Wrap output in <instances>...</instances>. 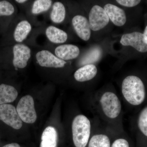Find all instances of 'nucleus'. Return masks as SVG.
Listing matches in <instances>:
<instances>
[{"label": "nucleus", "instance_id": "nucleus-15", "mask_svg": "<svg viewBox=\"0 0 147 147\" xmlns=\"http://www.w3.org/2000/svg\"><path fill=\"white\" fill-rule=\"evenodd\" d=\"M31 24L28 20L20 21L16 25L13 32V38L18 43L24 42L31 32Z\"/></svg>", "mask_w": 147, "mask_h": 147}, {"label": "nucleus", "instance_id": "nucleus-13", "mask_svg": "<svg viewBox=\"0 0 147 147\" xmlns=\"http://www.w3.org/2000/svg\"><path fill=\"white\" fill-rule=\"evenodd\" d=\"M98 68L96 65L88 64L78 68L74 74V79L77 82H88L94 79L97 75Z\"/></svg>", "mask_w": 147, "mask_h": 147}, {"label": "nucleus", "instance_id": "nucleus-25", "mask_svg": "<svg viewBox=\"0 0 147 147\" xmlns=\"http://www.w3.org/2000/svg\"><path fill=\"white\" fill-rule=\"evenodd\" d=\"M111 147H130L129 142L124 138L116 139L111 145Z\"/></svg>", "mask_w": 147, "mask_h": 147}, {"label": "nucleus", "instance_id": "nucleus-7", "mask_svg": "<svg viewBox=\"0 0 147 147\" xmlns=\"http://www.w3.org/2000/svg\"><path fill=\"white\" fill-rule=\"evenodd\" d=\"M71 26L75 33L80 39L88 41L91 38L92 32L86 13H78L72 16Z\"/></svg>", "mask_w": 147, "mask_h": 147}, {"label": "nucleus", "instance_id": "nucleus-3", "mask_svg": "<svg viewBox=\"0 0 147 147\" xmlns=\"http://www.w3.org/2000/svg\"><path fill=\"white\" fill-rule=\"evenodd\" d=\"M72 139L76 147H86L91 134V123L86 116L79 115L74 119L71 126Z\"/></svg>", "mask_w": 147, "mask_h": 147}, {"label": "nucleus", "instance_id": "nucleus-11", "mask_svg": "<svg viewBox=\"0 0 147 147\" xmlns=\"http://www.w3.org/2000/svg\"><path fill=\"white\" fill-rule=\"evenodd\" d=\"M13 54L12 64L15 69L26 68L31 57L30 47L23 43H17L13 46Z\"/></svg>", "mask_w": 147, "mask_h": 147}, {"label": "nucleus", "instance_id": "nucleus-24", "mask_svg": "<svg viewBox=\"0 0 147 147\" xmlns=\"http://www.w3.org/2000/svg\"><path fill=\"white\" fill-rule=\"evenodd\" d=\"M115 2L119 6L125 8H131L137 6L141 2L140 0H117Z\"/></svg>", "mask_w": 147, "mask_h": 147}, {"label": "nucleus", "instance_id": "nucleus-21", "mask_svg": "<svg viewBox=\"0 0 147 147\" xmlns=\"http://www.w3.org/2000/svg\"><path fill=\"white\" fill-rule=\"evenodd\" d=\"M102 50L100 46H96L91 48L86 57L85 65L94 64L98 61L102 56Z\"/></svg>", "mask_w": 147, "mask_h": 147}, {"label": "nucleus", "instance_id": "nucleus-27", "mask_svg": "<svg viewBox=\"0 0 147 147\" xmlns=\"http://www.w3.org/2000/svg\"><path fill=\"white\" fill-rule=\"evenodd\" d=\"M144 35V42L147 45V25L145 27L144 30V32L143 33Z\"/></svg>", "mask_w": 147, "mask_h": 147}, {"label": "nucleus", "instance_id": "nucleus-4", "mask_svg": "<svg viewBox=\"0 0 147 147\" xmlns=\"http://www.w3.org/2000/svg\"><path fill=\"white\" fill-rule=\"evenodd\" d=\"M119 49L121 57H124L128 50L133 49L140 53H147V45L145 43L143 33L138 31L125 32L119 38Z\"/></svg>", "mask_w": 147, "mask_h": 147}, {"label": "nucleus", "instance_id": "nucleus-6", "mask_svg": "<svg viewBox=\"0 0 147 147\" xmlns=\"http://www.w3.org/2000/svg\"><path fill=\"white\" fill-rule=\"evenodd\" d=\"M21 120L27 123H34L37 119L33 98L30 95L23 96L19 100L16 108Z\"/></svg>", "mask_w": 147, "mask_h": 147}, {"label": "nucleus", "instance_id": "nucleus-26", "mask_svg": "<svg viewBox=\"0 0 147 147\" xmlns=\"http://www.w3.org/2000/svg\"><path fill=\"white\" fill-rule=\"evenodd\" d=\"M3 147H21L17 143H13L11 144H8L4 146Z\"/></svg>", "mask_w": 147, "mask_h": 147}, {"label": "nucleus", "instance_id": "nucleus-1", "mask_svg": "<svg viewBox=\"0 0 147 147\" xmlns=\"http://www.w3.org/2000/svg\"><path fill=\"white\" fill-rule=\"evenodd\" d=\"M121 90L124 99L131 105H141L146 98L144 84L140 77L136 75H128L124 78Z\"/></svg>", "mask_w": 147, "mask_h": 147}, {"label": "nucleus", "instance_id": "nucleus-20", "mask_svg": "<svg viewBox=\"0 0 147 147\" xmlns=\"http://www.w3.org/2000/svg\"><path fill=\"white\" fill-rule=\"evenodd\" d=\"M51 0H36L34 2L31 9L33 14L37 15L47 11L52 7Z\"/></svg>", "mask_w": 147, "mask_h": 147}, {"label": "nucleus", "instance_id": "nucleus-22", "mask_svg": "<svg viewBox=\"0 0 147 147\" xmlns=\"http://www.w3.org/2000/svg\"><path fill=\"white\" fill-rule=\"evenodd\" d=\"M138 126L142 134L147 137V106L143 108L139 114Z\"/></svg>", "mask_w": 147, "mask_h": 147}, {"label": "nucleus", "instance_id": "nucleus-18", "mask_svg": "<svg viewBox=\"0 0 147 147\" xmlns=\"http://www.w3.org/2000/svg\"><path fill=\"white\" fill-rule=\"evenodd\" d=\"M66 9L62 3L56 1L53 4L50 18L53 23L60 24L64 21L66 17Z\"/></svg>", "mask_w": 147, "mask_h": 147}, {"label": "nucleus", "instance_id": "nucleus-9", "mask_svg": "<svg viewBox=\"0 0 147 147\" xmlns=\"http://www.w3.org/2000/svg\"><path fill=\"white\" fill-rule=\"evenodd\" d=\"M102 6L108 14L111 24L119 28L125 26L127 22V16L123 8L109 2L104 3Z\"/></svg>", "mask_w": 147, "mask_h": 147}, {"label": "nucleus", "instance_id": "nucleus-23", "mask_svg": "<svg viewBox=\"0 0 147 147\" xmlns=\"http://www.w3.org/2000/svg\"><path fill=\"white\" fill-rule=\"evenodd\" d=\"M15 11L12 4L7 1H0V16H9Z\"/></svg>", "mask_w": 147, "mask_h": 147}, {"label": "nucleus", "instance_id": "nucleus-14", "mask_svg": "<svg viewBox=\"0 0 147 147\" xmlns=\"http://www.w3.org/2000/svg\"><path fill=\"white\" fill-rule=\"evenodd\" d=\"M45 35L48 40L54 44L61 45L66 42L68 38L66 32L53 26L47 27Z\"/></svg>", "mask_w": 147, "mask_h": 147}, {"label": "nucleus", "instance_id": "nucleus-8", "mask_svg": "<svg viewBox=\"0 0 147 147\" xmlns=\"http://www.w3.org/2000/svg\"><path fill=\"white\" fill-rule=\"evenodd\" d=\"M35 58L40 66L46 68H63L68 64L67 62L61 59L50 51L46 50L38 52Z\"/></svg>", "mask_w": 147, "mask_h": 147}, {"label": "nucleus", "instance_id": "nucleus-5", "mask_svg": "<svg viewBox=\"0 0 147 147\" xmlns=\"http://www.w3.org/2000/svg\"><path fill=\"white\" fill-rule=\"evenodd\" d=\"M98 102L102 113L108 119H116L120 115L121 103L114 92L108 90L103 92L99 97Z\"/></svg>", "mask_w": 147, "mask_h": 147}, {"label": "nucleus", "instance_id": "nucleus-19", "mask_svg": "<svg viewBox=\"0 0 147 147\" xmlns=\"http://www.w3.org/2000/svg\"><path fill=\"white\" fill-rule=\"evenodd\" d=\"M88 144V147H111V146L109 137L103 133L93 135Z\"/></svg>", "mask_w": 147, "mask_h": 147}, {"label": "nucleus", "instance_id": "nucleus-16", "mask_svg": "<svg viewBox=\"0 0 147 147\" xmlns=\"http://www.w3.org/2000/svg\"><path fill=\"white\" fill-rule=\"evenodd\" d=\"M18 95V91L14 87L3 84L0 85V105L13 102Z\"/></svg>", "mask_w": 147, "mask_h": 147}, {"label": "nucleus", "instance_id": "nucleus-2", "mask_svg": "<svg viewBox=\"0 0 147 147\" xmlns=\"http://www.w3.org/2000/svg\"><path fill=\"white\" fill-rule=\"evenodd\" d=\"M87 8L86 12L92 34H99L105 30L111 23L102 5L93 3Z\"/></svg>", "mask_w": 147, "mask_h": 147}, {"label": "nucleus", "instance_id": "nucleus-28", "mask_svg": "<svg viewBox=\"0 0 147 147\" xmlns=\"http://www.w3.org/2000/svg\"><path fill=\"white\" fill-rule=\"evenodd\" d=\"M15 1H16V2L18 3L23 4L27 2L28 1H26V0H16Z\"/></svg>", "mask_w": 147, "mask_h": 147}, {"label": "nucleus", "instance_id": "nucleus-10", "mask_svg": "<svg viewBox=\"0 0 147 147\" xmlns=\"http://www.w3.org/2000/svg\"><path fill=\"white\" fill-rule=\"evenodd\" d=\"M0 120L14 129H20L23 125L16 108L10 104L0 105Z\"/></svg>", "mask_w": 147, "mask_h": 147}, {"label": "nucleus", "instance_id": "nucleus-17", "mask_svg": "<svg viewBox=\"0 0 147 147\" xmlns=\"http://www.w3.org/2000/svg\"><path fill=\"white\" fill-rule=\"evenodd\" d=\"M57 143L58 134L56 129L47 127L42 132L40 147H57Z\"/></svg>", "mask_w": 147, "mask_h": 147}, {"label": "nucleus", "instance_id": "nucleus-12", "mask_svg": "<svg viewBox=\"0 0 147 147\" xmlns=\"http://www.w3.org/2000/svg\"><path fill=\"white\" fill-rule=\"evenodd\" d=\"M80 53L81 51L79 47L71 44L59 45L55 50V55L57 57L67 62L78 58Z\"/></svg>", "mask_w": 147, "mask_h": 147}]
</instances>
